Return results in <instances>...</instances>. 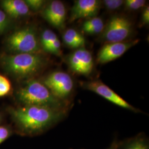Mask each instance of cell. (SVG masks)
Returning <instances> with one entry per match:
<instances>
[{
    "instance_id": "5bb4252c",
    "label": "cell",
    "mask_w": 149,
    "mask_h": 149,
    "mask_svg": "<svg viewBox=\"0 0 149 149\" xmlns=\"http://www.w3.org/2000/svg\"><path fill=\"white\" fill-rule=\"evenodd\" d=\"M63 39L67 46L72 49L83 48L85 45L84 37L74 29H69L64 32Z\"/></svg>"
},
{
    "instance_id": "8992f818",
    "label": "cell",
    "mask_w": 149,
    "mask_h": 149,
    "mask_svg": "<svg viewBox=\"0 0 149 149\" xmlns=\"http://www.w3.org/2000/svg\"><path fill=\"white\" fill-rule=\"evenodd\" d=\"M132 32L133 25L129 19L123 16H114L104 26L101 38L108 43L122 42Z\"/></svg>"
},
{
    "instance_id": "e0dca14e",
    "label": "cell",
    "mask_w": 149,
    "mask_h": 149,
    "mask_svg": "<svg viewBox=\"0 0 149 149\" xmlns=\"http://www.w3.org/2000/svg\"><path fill=\"white\" fill-rule=\"evenodd\" d=\"M11 90V84L7 77L0 74V97L7 95Z\"/></svg>"
},
{
    "instance_id": "6da1fadb",
    "label": "cell",
    "mask_w": 149,
    "mask_h": 149,
    "mask_svg": "<svg viewBox=\"0 0 149 149\" xmlns=\"http://www.w3.org/2000/svg\"><path fill=\"white\" fill-rule=\"evenodd\" d=\"M8 113L15 124L16 133L34 136L44 133L62 120L68 112L49 107L21 106L9 107Z\"/></svg>"
},
{
    "instance_id": "44dd1931",
    "label": "cell",
    "mask_w": 149,
    "mask_h": 149,
    "mask_svg": "<svg viewBox=\"0 0 149 149\" xmlns=\"http://www.w3.org/2000/svg\"><path fill=\"white\" fill-rule=\"evenodd\" d=\"M103 3L105 6L107 8L110 10H117L120 7L123 3H124V1L122 0H104L103 1Z\"/></svg>"
},
{
    "instance_id": "d6986e66",
    "label": "cell",
    "mask_w": 149,
    "mask_h": 149,
    "mask_svg": "<svg viewBox=\"0 0 149 149\" xmlns=\"http://www.w3.org/2000/svg\"><path fill=\"white\" fill-rule=\"evenodd\" d=\"M10 25V21L5 12L0 10V34L5 31Z\"/></svg>"
},
{
    "instance_id": "9a60e30c",
    "label": "cell",
    "mask_w": 149,
    "mask_h": 149,
    "mask_svg": "<svg viewBox=\"0 0 149 149\" xmlns=\"http://www.w3.org/2000/svg\"><path fill=\"white\" fill-rule=\"evenodd\" d=\"M104 28L103 20L100 17H92L86 21L82 25L83 31L88 34H97L101 33Z\"/></svg>"
},
{
    "instance_id": "ffe728a7",
    "label": "cell",
    "mask_w": 149,
    "mask_h": 149,
    "mask_svg": "<svg viewBox=\"0 0 149 149\" xmlns=\"http://www.w3.org/2000/svg\"><path fill=\"white\" fill-rule=\"evenodd\" d=\"M24 2L29 8H31L34 11H38L43 7L46 1L43 0H26Z\"/></svg>"
},
{
    "instance_id": "cb8c5ba5",
    "label": "cell",
    "mask_w": 149,
    "mask_h": 149,
    "mask_svg": "<svg viewBox=\"0 0 149 149\" xmlns=\"http://www.w3.org/2000/svg\"><path fill=\"white\" fill-rule=\"evenodd\" d=\"M141 24H148L149 23V6H146L142 15V19H141Z\"/></svg>"
},
{
    "instance_id": "7a4b0ae2",
    "label": "cell",
    "mask_w": 149,
    "mask_h": 149,
    "mask_svg": "<svg viewBox=\"0 0 149 149\" xmlns=\"http://www.w3.org/2000/svg\"><path fill=\"white\" fill-rule=\"evenodd\" d=\"M16 98L21 106L46 107L66 112L70 104L55 97L42 82L36 80H30L20 87L16 92Z\"/></svg>"
},
{
    "instance_id": "30bf717a",
    "label": "cell",
    "mask_w": 149,
    "mask_h": 149,
    "mask_svg": "<svg viewBox=\"0 0 149 149\" xmlns=\"http://www.w3.org/2000/svg\"><path fill=\"white\" fill-rule=\"evenodd\" d=\"M43 18L52 26L59 29L65 27L66 11L64 3L60 1H52L42 12Z\"/></svg>"
},
{
    "instance_id": "ac0fdd59",
    "label": "cell",
    "mask_w": 149,
    "mask_h": 149,
    "mask_svg": "<svg viewBox=\"0 0 149 149\" xmlns=\"http://www.w3.org/2000/svg\"><path fill=\"white\" fill-rule=\"evenodd\" d=\"M124 3L129 10H137L144 7L146 1L145 0H126Z\"/></svg>"
},
{
    "instance_id": "603a6c76",
    "label": "cell",
    "mask_w": 149,
    "mask_h": 149,
    "mask_svg": "<svg viewBox=\"0 0 149 149\" xmlns=\"http://www.w3.org/2000/svg\"><path fill=\"white\" fill-rule=\"evenodd\" d=\"M48 53L53 54L57 56H60L61 55V43L58 37L54 40L53 42L50 45Z\"/></svg>"
},
{
    "instance_id": "52a82bcc",
    "label": "cell",
    "mask_w": 149,
    "mask_h": 149,
    "mask_svg": "<svg viewBox=\"0 0 149 149\" xmlns=\"http://www.w3.org/2000/svg\"><path fill=\"white\" fill-rule=\"evenodd\" d=\"M82 86L86 89L95 92L97 95L117 106L135 113L141 112L140 110L132 106L100 81L95 80L83 82L82 83Z\"/></svg>"
},
{
    "instance_id": "8fae6325",
    "label": "cell",
    "mask_w": 149,
    "mask_h": 149,
    "mask_svg": "<svg viewBox=\"0 0 149 149\" xmlns=\"http://www.w3.org/2000/svg\"><path fill=\"white\" fill-rule=\"evenodd\" d=\"M101 2L98 0H77L74 1L70 17V22L84 18H92L97 15Z\"/></svg>"
},
{
    "instance_id": "277c9868",
    "label": "cell",
    "mask_w": 149,
    "mask_h": 149,
    "mask_svg": "<svg viewBox=\"0 0 149 149\" xmlns=\"http://www.w3.org/2000/svg\"><path fill=\"white\" fill-rule=\"evenodd\" d=\"M7 48L15 54L39 53L37 35L32 27H27L12 33L6 39Z\"/></svg>"
},
{
    "instance_id": "7c38bea8",
    "label": "cell",
    "mask_w": 149,
    "mask_h": 149,
    "mask_svg": "<svg viewBox=\"0 0 149 149\" xmlns=\"http://www.w3.org/2000/svg\"><path fill=\"white\" fill-rule=\"evenodd\" d=\"M1 5L7 15L13 18H20L27 16L29 8L22 0H3L1 1Z\"/></svg>"
},
{
    "instance_id": "9c48e42d",
    "label": "cell",
    "mask_w": 149,
    "mask_h": 149,
    "mask_svg": "<svg viewBox=\"0 0 149 149\" xmlns=\"http://www.w3.org/2000/svg\"><path fill=\"white\" fill-rule=\"evenodd\" d=\"M70 69L75 73L88 75L92 71L93 60L90 52L85 48H80L71 54L68 59Z\"/></svg>"
},
{
    "instance_id": "484cf974",
    "label": "cell",
    "mask_w": 149,
    "mask_h": 149,
    "mask_svg": "<svg viewBox=\"0 0 149 149\" xmlns=\"http://www.w3.org/2000/svg\"><path fill=\"white\" fill-rule=\"evenodd\" d=\"M0 120H1V114H0Z\"/></svg>"
},
{
    "instance_id": "5b68a950",
    "label": "cell",
    "mask_w": 149,
    "mask_h": 149,
    "mask_svg": "<svg viewBox=\"0 0 149 149\" xmlns=\"http://www.w3.org/2000/svg\"><path fill=\"white\" fill-rule=\"evenodd\" d=\"M43 84L55 97L70 104L69 98L73 91L74 82L68 74L63 71H55L48 75Z\"/></svg>"
},
{
    "instance_id": "7402d4cb",
    "label": "cell",
    "mask_w": 149,
    "mask_h": 149,
    "mask_svg": "<svg viewBox=\"0 0 149 149\" xmlns=\"http://www.w3.org/2000/svg\"><path fill=\"white\" fill-rule=\"evenodd\" d=\"M12 134L11 128L7 126H0V145L3 143Z\"/></svg>"
},
{
    "instance_id": "ba28073f",
    "label": "cell",
    "mask_w": 149,
    "mask_h": 149,
    "mask_svg": "<svg viewBox=\"0 0 149 149\" xmlns=\"http://www.w3.org/2000/svg\"><path fill=\"white\" fill-rule=\"evenodd\" d=\"M139 39L132 41L107 43L100 49L98 54L97 61L101 64H106L122 56L130 48L137 44Z\"/></svg>"
},
{
    "instance_id": "4fadbf2b",
    "label": "cell",
    "mask_w": 149,
    "mask_h": 149,
    "mask_svg": "<svg viewBox=\"0 0 149 149\" xmlns=\"http://www.w3.org/2000/svg\"><path fill=\"white\" fill-rule=\"evenodd\" d=\"M118 149H149V139L145 134L118 141Z\"/></svg>"
},
{
    "instance_id": "d4e9b609",
    "label": "cell",
    "mask_w": 149,
    "mask_h": 149,
    "mask_svg": "<svg viewBox=\"0 0 149 149\" xmlns=\"http://www.w3.org/2000/svg\"><path fill=\"white\" fill-rule=\"evenodd\" d=\"M118 140L117 139H114L113 141L111 146L107 149H118Z\"/></svg>"
},
{
    "instance_id": "3957f363",
    "label": "cell",
    "mask_w": 149,
    "mask_h": 149,
    "mask_svg": "<svg viewBox=\"0 0 149 149\" xmlns=\"http://www.w3.org/2000/svg\"><path fill=\"white\" fill-rule=\"evenodd\" d=\"M46 63L39 53L3 54L0 64L3 69L17 79H25L38 73Z\"/></svg>"
},
{
    "instance_id": "2e32d148",
    "label": "cell",
    "mask_w": 149,
    "mask_h": 149,
    "mask_svg": "<svg viewBox=\"0 0 149 149\" xmlns=\"http://www.w3.org/2000/svg\"><path fill=\"white\" fill-rule=\"evenodd\" d=\"M58 37L56 34L50 29H45L41 36V45L44 51L48 52L50 45L54 40Z\"/></svg>"
}]
</instances>
